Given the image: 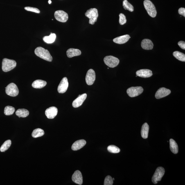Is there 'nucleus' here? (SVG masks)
Listing matches in <instances>:
<instances>
[{
    "label": "nucleus",
    "instance_id": "obj_33",
    "mask_svg": "<svg viewBox=\"0 0 185 185\" xmlns=\"http://www.w3.org/2000/svg\"><path fill=\"white\" fill-rule=\"evenodd\" d=\"M119 22L120 24L123 25L126 23L127 22V19L126 17L123 14L121 13L119 14Z\"/></svg>",
    "mask_w": 185,
    "mask_h": 185
},
{
    "label": "nucleus",
    "instance_id": "obj_16",
    "mask_svg": "<svg viewBox=\"0 0 185 185\" xmlns=\"http://www.w3.org/2000/svg\"><path fill=\"white\" fill-rule=\"evenodd\" d=\"M72 179L75 184L79 185L82 184L83 177L81 172L80 171H76L73 173Z\"/></svg>",
    "mask_w": 185,
    "mask_h": 185
},
{
    "label": "nucleus",
    "instance_id": "obj_15",
    "mask_svg": "<svg viewBox=\"0 0 185 185\" xmlns=\"http://www.w3.org/2000/svg\"><path fill=\"white\" fill-rule=\"evenodd\" d=\"M136 75L137 76L143 78H148L152 75V72L149 69H143L136 71Z\"/></svg>",
    "mask_w": 185,
    "mask_h": 185
},
{
    "label": "nucleus",
    "instance_id": "obj_4",
    "mask_svg": "<svg viewBox=\"0 0 185 185\" xmlns=\"http://www.w3.org/2000/svg\"><path fill=\"white\" fill-rule=\"evenodd\" d=\"M85 15L89 19V24H94L98 17V10L96 8L90 9L86 12Z\"/></svg>",
    "mask_w": 185,
    "mask_h": 185
},
{
    "label": "nucleus",
    "instance_id": "obj_28",
    "mask_svg": "<svg viewBox=\"0 0 185 185\" xmlns=\"http://www.w3.org/2000/svg\"><path fill=\"white\" fill-rule=\"evenodd\" d=\"M12 144V141L10 140H7L5 142L1 145L0 148V151L1 152H4L10 148Z\"/></svg>",
    "mask_w": 185,
    "mask_h": 185
},
{
    "label": "nucleus",
    "instance_id": "obj_1",
    "mask_svg": "<svg viewBox=\"0 0 185 185\" xmlns=\"http://www.w3.org/2000/svg\"><path fill=\"white\" fill-rule=\"evenodd\" d=\"M35 52L37 56L49 62H52L53 60V57L49 51L43 48L39 47L36 48Z\"/></svg>",
    "mask_w": 185,
    "mask_h": 185
},
{
    "label": "nucleus",
    "instance_id": "obj_20",
    "mask_svg": "<svg viewBox=\"0 0 185 185\" xmlns=\"http://www.w3.org/2000/svg\"><path fill=\"white\" fill-rule=\"evenodd\" d=\"M81 52L79 49L75 48H70L67 51V55L69 58H72L75 56H79L81 55Z\"/></svg>",
    "mask_w": 185,
    "mask_h": 185
},
{
    "label": "nucleus",
    "instance_id": "obj_9",
    "mask_svg": "<svg viewBox=\"0 0 185 185\" xmlns=\"http://www.w3.org/2000/svg\"><path fill=\"white\" fill-rule=\"evenodd\" d=\"M55 19L59 22H66L68 19V14L62 10H57L54 14Z\"/></svg>",
    "mask_w": 185,
    "mask_h": 185
},
{
    "label": "nucleus",
    "instance_id": "obj_7",
    "mask_svg": "<svg viewBox=\"0 0 185 185\" xmlns=\"http://www.w3.org/2000/svg\"><path fill=\"white\" fill-rule=\"evenodd\" d=\"M6 92L8 96L15 97L19 94V91L17 86L14 83H11L9 84L6 87Z\"/></svg>",
    "mask_w": 185,
    "mask_h": 185
},
{
    "label": "nucleus",
    "instance_id": "obj_36",
    "mask_svg": "<svg viewBox=\"0 0 185 185\" xmlns=\"http://www.w3.org/2000/svg\"><path fill=\"white\" fill-rule=\"evenodd\" d=\"M178 45L182 49H185V42L184 41H180L178 43Z\"/></svg>",
    "mask_w": 185,
    "mask_h": 185
},
{
    "label": "nucleus",
    "instance_id": "obj_13",
    "mask_svg": "<svg viewBox=\"0 0 185 185\" xmlns=\"http://www.w3.org/2000/svg\"><path fill=\"white\" fill-rule=\"evenodd\" d=\"M58 113V109L56 107H51L46 109L45 114L48 119H53L57 116Z\"/></svg>",
    "mask_w": 185,
    "mask_h": 185
},
{
    "label": "nucleus",
    "instance_id": "obj_37",
    "mask_svg": "<svg viewBox=\"0 0 185 185\" xmlns=\"http://www.w3.org/2000/svg\"><path fill=\"white\" fill-rule=\"evenodd\" d=\"M48 3H49V4H51L52 3V1H51V0H49V1H48Z\"/></svg>",
    "mask_w": 185,
    "mask_h": 185
},
{
    "label": "nucleus",
    "instance_id": "obj_24",
    "mask_svg": "<svg viewBox=\"0 0 185 185\" xmlns=\"http://www.w3.org/2000/svg\"><path fill=\"white\" fill-rule=\"evenodd\" d=\"M16 115L19 117L25 118L29 114V111L25 109H19L16 111Z\"/></svg>",
    "mask_w": 185,
    "mask_h": 185
},
{
    "label": "nucleus",
    "instance_id": "obj_22",
    "mask_svg": "<svg viewBox=\"0 0 185 185\" xmlns=\"http://www.w3.org/2000/svg\"><path fill=\"white\" fill-rule=\"evenodd\" d=\"M149 126L148 124L145 123L142 125L141 130V135L142 138L146 139L148 137Z\"/></svg>",
    "mask_w": 185,
    "mask_h": 185
},
{
    "label": "nucleus",
    "instance_id": "obj_32",
    "mask_svg": "<svg viewBox=\"0 0 185 185\" xmlns=\"http://www.w3.org/2000/svg\"><path fill=\"white\" fill-rule=\"evenodd\" d=\"M113 184L112 178L110 176H108L106 177L104 181V185H112Z\"/></svg>",
    "mask_w": 185,
    "mask_h": 185
},
{
    "label": "nucleus",
    "instance_id": "obj_29",
    "mask_svg": "<svg viewBox=\"0 0 185 185\" xmlns=\"http://www.w3.org/2000/svg\"><path fill=\"white\" fill-rule=\"evenodd\" d=\"M123 6L125 10H127L130 12H133L134 7L129 3L127 0H124L123 2Z\"/></svg>",
    "mask_w": 185,
    "mask_h": 185
},
{
    "label": "nucleus",
    "instance_id": "obj_38",
    "mask_svg": "<svg viewBox=\"0 0 185 185\" xmlns=\"http://www.w3.org/2000/svg\"><path fill=\"white\" fill-rule=\"evenodd\" d=\"M112 180H113V181H114V180H115V179H114V178H112Z\"/></svg>",
    "mask_w": 185,
    "mask_h": 185
},
{
    "label": "nucleus",
    "instance_id": "obj_17",
    "mask_svg": "<svg viewBox=\"0 0 185 185\" xmlns=\"http://www.w3.org/2000/svg\"><path fill=\"white\" fill-rule=\"evenodd\" d=\"M141 47L143 49L150 50L153 49L154 44L152 41L150 39H143L141 42Z\"/></svg>",
    "mask_w": 185,
    "mask_h": 185
},
{
    "label": "nucleus",
    "instance_id": "obj_26",
    "mask_svg": "<svg viewBox=\"0 0 185 185\" xmlns=\"http://www.w3.org/2000/svg\"><path fill=\"white\" fill-rule=\"evenodd\" d=\"M44 131L42 129L37 128L35 129L33 131L32 134V137L34 138H37L41 137L44 135Z\"/></svg>",
    "mask_w": 185,
    "mask_h": 185
},
{
    "label": "nucleus",
    "instance_id": "obj_34",
    "mask_svg": "<svg viewBox=\"0 0 185 185\" xmlns=\"http://www.w3.org/2000/svg\"><path fill=\"white\" fill-rule=\"evenodd\" d=\"M25 9L28 11L33 12L37 13H40V11L38 9L32 7H26L24 8Z\"/></svg>",
    "mask_w": 185,
    "mask_h": 185
},
{
    "label": "nucleus",
    "instance_id": "obj_3",
    "mask_svg": "<svg viewBox=\"0 0 185 185\" xmlns=\"http://www.w3.org/2000/svg\"><path fill=\"white\" fill-rule=\"evenodd\" d=\"M144 5L148 15L152 18L155 17L157 12L153 3L150 0H145L144 1Z\"/></svg>",
    "mask_w": 185,
    "mask_h": 185
},
{
    "label": "nucleus",
    "instance_id": "obj_11",
    "mask_svg": "<svg viewBox=\"0 0 185 185\" xmlns=\"http://www.w3.org/2000/svg\"><path fill=\"white\" fill-rule=\"evenodd\" d=\"M69 86L68 79L66 77H64L61 81L58 87V91L59 93H65Z\"/></svg>",
    "mask_w": 185,
    "mask_h": 185
},
{
    "label": "nucleus",
    "instance_id": "obj_19",
    "mask_svg": "<svg viewBox=\"0 0 185 185\" xmlns=\"http://www.w3.org/2000/svg\"><path fill=\"white\" fill-rule=\"evenodd\" d=\"M130 37L129 35H124L114 39H113V42L118 44H123L127 42Z\"/></svg>",
    "mask_w": 185,
    "mask_h": 185
},
{
    "label": "nucleus",
    "instance_id": "obj_25",
    "mask_svg": "<svg viewBox=\"0 0 185 185\" xmlns=\"http://www.w3.org/2000/svg\"><path fill=\"white\" fill-rule=\"evenodd\" d=\"M56 37V34L51 33V35L49 36L44 37L43 39L44 42L47 43L51 44L55 42Z\"/></svg>",
    "mask_w": 185,
    "mask_h": 185
},
{
    "label": "nucleus",
    "instance_id": "obj_6",
    "mask_svg": "<svg viewBox=\"0 0 185 185\" xmlns=\"http://www.w3.org/2000/svg\"><path fill=\"white\" fill-rule=\"evenodd\" d=\"M165 173V170L164 168L161 167H158L152 177V182L154 184H157L158 182L161 180Z\"/></svg>",
    "mask_w": 185,
    "mask_h": 185
},
{
    "label": "nucleus",
    "instance_id": "obj_5",
    "mask_svg": "<svg viewBox=\"0 0 185 185\" xmlns=\"http://www.w3.org/2000/svg\"><path fill=\"white\" fill-rule=\"evenodd\" d=\"M104 61L106 65L112 68L117 67L120 62L119 59L112 56H106L104 59Z\"/></svg>",
    "mask_w": 185,
    "mask_h": 185
},
{
    "label": "nucleus",
    "instance_id": "obj_21",
    "mask_svg": "<svg viewBox=\"0 0 185 185\" xmlns=\"http://www.w3.org/2000/svg\"><path fill=\"white\" fill-rule=\"evenodd\" d=\"M47 82L44 81L37 80L34 81L32 84V87L35 89H41L46 85Z\"/></svg>",
    "mask_w": 185,
    "mask_h": 185
},
{
    "label": "nucleus",
    "instance_id": "obj_35",
    "mask_svg": "<svg viewBox=\"0 0 185 185\" xmlns=\"http://www.w3.org/2000/svg\"><path fill=\"white\" fill-rule=\"evenodd\" d=\"M178 12L180 15H182L185 17V9L184 8H180L179 9Z\"/></svg>",
    "mask_w": 185,
    "mask_h": 185
},
{
    "label": "nucleus",
    "instance_id": "obj_8",
    "mask_svg": "<svg viewBox=\"0 0 185 185\" xmlns=\"http://www.w3.org/2000/svg\"><path fill=\"white\" fill-rule=\"evenodd\" d=\"M143 89L141 87H131L127 89V94L131 98H133L139 96L143 93Z\"/></svg>",
    "mask_w": 185,
    "mask_h": 185
},
{
    "label": "nucleus",
    "instance_id": "obj_10",
    "mask_svg": "<svg viewBox=\"0 0 185 185\" xmlns=\"http://www.w3.org/2000/svg\"><path fill=\"white\" fill-rule=\"evenodd\" d=\"M96 79V75L94 71L92 69L89 70L87 72L85 77L86 83L89 85L94 84Z\"/></svg>",
    "mask_w": 185,
    "mask_h": 185
},
{
    "label": "nucleus",
    "instance_id": "obj_12",
    "mask_svg": "<svg viewBox=\"0 0 185 185\" xmlns=\"http://www.w3.org/2000/svg\"><path fill=\"white\" fill-rule=\"evenodd\" d=\"M171 91L170 89L166 88L161 87L158 90L155 94V98L157 99H159L164 98L169 95Z\"/></svg>",
    "mask_w": 185,
    "mask_h": 185
},
{
    "label": "nucleus",
    "instance_id": "obj_27",
    "mask_svg": "<svg viewBox=\"0 0 185 185\" xmlns=\"http://www.w3.org/2000/svg\"><path fill=\"white\" fill-rule=\"evenodd\" d=\"M175 58L181 62H185V55L184 54L179 51L174 52L173 53Z\"/></svg>",
    "mask_w": 185,
    "mask_h": 185
},
{
    "label": "nucleus",
    "instance_id": "obj_31",
    "mask_svg": "<svg viewBox=\"0 0 185 185\" xmlns=\"http://www.w3.org/2000/svg\"><path fill=\"white\" fill-rule=\"evenodd\" d=\"M108 152L112 153H118L120 151V150L118 147L114 145H109L107 148Z\"/></svg>",
    "mask_w": 185,
    "mask_h": 185
},
{
    "label": "nucleus",
    "instance_id": "obj_2",
    "mask_svg": "<svg viewBox=\"0 0 185 185\" xmlns=\"http://www.w3.org/2000/svg\"><path fill=\"white\" fill-rule=\"evenodd\" d=\"M17 65L15 60L7 58H4L2 62V69L5 72H7L15 68Z\"/></svg>",
    "mask_w": 185,
    "mask_h": 185
},
{
    "label": "nucleus",
    "instance_id": "obj_23",
    "mask_svg": "<svg viewBox=\"0 0 185 185\" xmlns=\"http://www.w3.org/2000/svg\"><path fill=\"white\" fill-rule=\"evenodd\" d=\"M170 148L171 151L174 154H177L178 152V144L173 139L170 140Z\"/></svg>",
    "mask_w": 185,
    "mask_h": 185
},
{
    "label": "nucleus",
    "instance_id": "obj_18",
    "mask_svg": "<svg viewBox=\"0 0 185 185\" xmlns=\"http://www.w3.org/2000/svg\"><path fill=\"white\" fill-rule=\"evenodd\" d=\"M86 141L84 140H80L75 141L72 146L71 148L73 150H78L85 146Z\"/></svg>",
    "mask_w": 185,
    "mask_h": 185
},
{
    "label": "nucleus",
    "instance_id": "obj_30",
    "mask_svg": "<svg viewBox=\"0 0 185 185\" xmlns=\"http://www.w3.org/2000/svg\"><path fill=\"white\" fill-rule=\"evenodd\" d=\"M15 108L11 106H7L4 109V114L7 116L11 115L15 112Z\"/></svg>",
    "mask_w": 185,
    "mask_h": 185
},
{
    "label": "nucleus",
    "instance_id": "obj_14",
    "mask_svg": "<svg viewBox=\"0 0 185 185\" xmlns=\"http://www.w3.org/2000/svg\"><path fill=\"white\" fill-rule=\"evenodd\" d=\"M87 95L86 93L80 95L78 98L75 100L73 103V106L74 108H78L82 105L86 100Z\"/></svg>",
    "mask_w": 185,
    "mask_h": 185
}]
</instances>
